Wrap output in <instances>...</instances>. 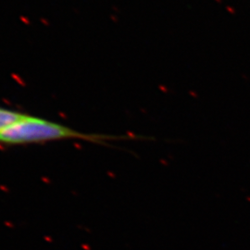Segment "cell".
<instances>
[{"label": "cell", "mask_w": 250, "mask_h": 250, "mask_svg": "<svg viewBox=\"0 0 250 250\" xmlns=\"http://www.w3.org/2000/svg\"><path fill=\"white\" fill-rule=\"evenodd\" d=\"M129 139H151L144 136H115L100 134H85L66 125L27 114L18 123L0 132V146H12L22 145L45 144L61 140H83L107 146V141Z\"/></svg>", "instance_id": "cell-1"}, {"label": "cell", "mask_w": 250, "mask_h": 250, "mask_svg": "<svg viewBox=\"0 0 250 250\" xmlns=\"http://www.w3.org/2000/svg\"><path fill=\"white\" fill-rule=\"evenodd\" d=\"M26 116L27 114L19 112L16 110L0 107V132L4 131L9 126L18 123Z\"/></svg>", "instance_id": "cell-2"}]
</instances>
